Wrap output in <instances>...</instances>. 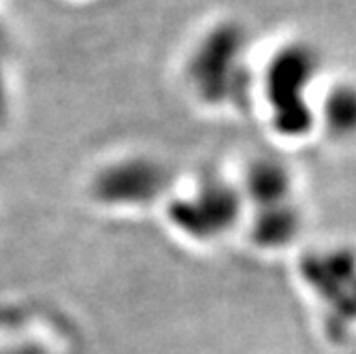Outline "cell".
I'll return each mask as SVG.
<instances>
[{
  "label": "cell",
  "mask_w": 356,
  "mask_h": 354,
  "mask_svg": "<svg viewBox=\"0 0 356 354\" xmlns=\"http://www.w3.org/2000/svg\"><path fill=\"white\" fill-rule=\"evenodd\" d=\"M248 49V35L237 22H220L205 30L186 62V81L194 96L211 107L239 101L250 86Z\"/></svg>",
  "instance_id": "cell-1"
},
{
  "label": "cell",
  "mask_w": 356,
  "mask_h": 354,
  "mask_svg": "<svg viewBox=\"0 0 356 354\" xmlns=\"http://www.w3.org/2000/svg\"><path fill=\"white\" fill-rule=\"evenodd\" d=\"M320 67L318 51L305 41H288L271 54L261 75V92L280 133L297 137L314 124L309 94Z\"/></svg>",
  "instance_id": "cell-2"
},
{
  "label": "cell",
  "mask_w": 356,
  "mask_h": 354,
  "mask_svg": "<svg viewBox=\"0 0 356 354\" xmlns=\"http://www.w3.org/2000/svg\"><path fill=\"white\" fill-rule=\"evenodd\" d=\"M316 118L325 122L327 131L335 137H352L356 135V83L354 81H337L325 90L320 101V111Z\"/></svg>",
  "instance_id": "cell-3"
},
{
  "label": "cell",
  "mask_w": 356,
  "mask_h": 354,
  "mask_svg": "<svg viewBox=\"0 0 356 354\" xmlns=\"http://www.w3.org/2000/svg\"><path fill=\"white\" fill-rule=\"evenodd\" d=\"M7 81H5V75L0 73V118L7 113Z\"/></svg>",
  "instance_id": "cell-4"
}]
</instances>
